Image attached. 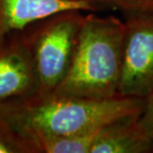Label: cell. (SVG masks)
I'll list each match as a JSON object with an SVG mask.
<instances>
[{"instance_id": "cell-9", "label": "cell", "mask_w": 153, "mask_h": 153, "mask_svg": "<svg viewBox=\"0 0 153 153\" xmlns=\"http://www.w3.org/2000/svg\"><path fill=\"white\" fill-rule=\"evenodd\" d=\"M0 153H37L34 144L0 115Z\"/></svg>"}, {"instance_id": "cell-1", "label": "cell", "mask_w": 153, "mask_h": 153, "mask_svg": "<svg viewBox=\"0 0 153 153\" xmlns=\"http://www.w3.org/2000/svg\"><path fill=\"white\" fill-rule=\"evenodd\" d=\"M144 99L116 96L82 99L55 94H32L0 103L2 115L36 147L40 136L88 134L119 119L139 115Z\"/></svg>"}, {"instance_id": "cell-10", "label": "cell", "mask_w": 153, "mask_h": 153, "mask_svg": "<svg viewBox=\"0 0 153 153\" xmlns=\"http://www.w3.org/2000/svg\"><path fill=\"white\" fill-rule=\"evenodd\" d=\"M129 14L153 12V0H102Z\"/></svg>"}, {"instance_id": "cell-11", "label": "cell", "mask_w": 153, "mask_h": 153, "mask_svg": "<svg viewBox=\"0 0 153 153\" xmlns=\"http://www.w3.org/2000/svg\"><path fill=\"white\" fill-rule=\"evenodd\" d=\"M138 120L153 141V91L145 99L142 111L138 116Z\"/></svg>"}, {"instance_id": "cell-7", "label": "cell", "mask_w": 153, "mask_h": 153, "mask_svg": "<svg viewBox=\"0 0 153 153\" xmlns=\"http://www.w3.org/2000/svg\"><path fill=\"white\" fill-rule=\"evenodd\" d=\"M138 116L111 122L97 132L91 153H147L153 141L139 123Z\"/></svg>"}, {"instance_id": "cell-5", "label": "cell", "mask_w": 153, "mask_h": 153, "mask_svg": "<svg viewBox=\"0 0 153 153\" xmlns=\"http://www.w3.org/2000/svg\"><path fill=\"white\" fill-rule=\"evenodd\" d=\"M102 0H0V47L34 23L60 12H96Z\"/></svg>"}, {"instance_id": "cell-2", "label": "cell", "mask_w": 153, "mask_h": 153, "mask_svg": "<svg viewBox=\"0 0 153 153\" xmlns=\"http://www.w3.org/2000/svg\"><path fill=\"white\" fill-rule=\"evenodd\" d=\"M124 36L125 22L88 12L68 74L52 94L97 100L119 96Z\"/></svg>"}, {"instance_id": "cell-4", "label": "cell", "mask_w": 153, "mask_h": 153, "mask_svg": "<svg viewBox=\"0 0 153 153\" xmlns=\"http://www.w3.org/2000/svg\"><path fill=\"white\" fill-rule=\"evenodd\" d=\"M153 91V12L130 14L125 36L118 94L146 99Z\"/></svg>"}, {"instance_id": "cell-8", "label": "cell", "mask_w": 153, "mask_h": 153, "mask_svg": "<svg viewBox=\"0 0 153 153\" xmlns=\"http://www.w3.org/2000/svg\"><path fill=\"white\" fill-rule=\"evenodd\" d=\"M99 131L81 135L40 136L35 139V144L38 153H91Z\"/></svg>"}, {"instance_id": "cell-3", "label": "cell", "mask_w": 153, "mask_h": 153, "mask_svg": "<svg viewBox=\"0 0 153 153\" xmlns=\"http://www.w3.org/2000/svg\"><path fill=\"white\" fill-rule=\"evenodd\" d=\"M82 12H60L24 31L34 65L36 93H53L68 74L84 22Z\"/></svg>"}, {"instance_id": "cell-6", "label": "cell", "mask_w": 153, "mask_h": 153, "mask_svg": "<svg viewBox=\"0 0 153 153\" xmlns=\"http://www.w3.org/2000/svg\"><path fill=\"white\" fill-rule=\"evenodd\" d=\"M36 91L32 55L23 31L0 47V103Z\"/></svg>"}]
</instances>
